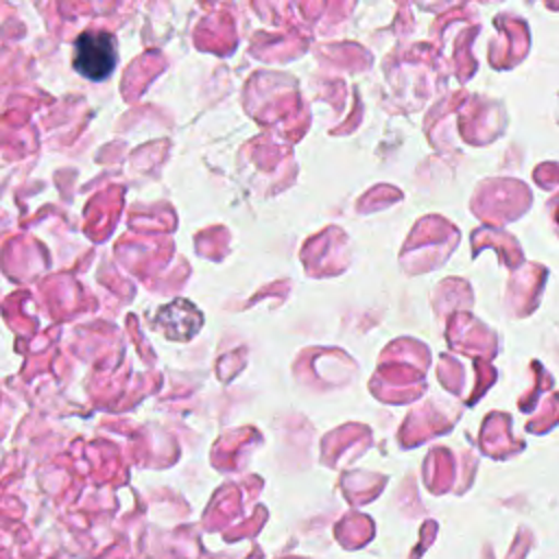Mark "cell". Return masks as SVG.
Here are the masks:
<instances>
[{
	"instance_id": "6da1fadb",
	"label": "cell",
	"mask_w": 559,
	"mask_h": 559,
	"mask_svg": "<svg viewBox=\"0 0 559 559\" xmlns=\"http://www.w3.org/2000/svg\"><path fill=\"white\" fill-rule=\"evenodd\" d=\"M116 41L109 33H81L74 41L72 66L87 81H105L116 68Z\"/></svg>"
},
{
	"instance_id": "7a4b0ae2",
	"label": "cell",
	"mask_w": 559,
	"mask_h": 559,
	"mask_svg": "<svg viewBox=\"0 0 559 559\" xmlns=\"http://www.w3.org/2000/svg\"><path fill=\"white\" fill-rule=\"evenodd\" d=\"M201 317L188 301H173L157 312V325L166 336L183 341L199 330Z\"/></svg>"
}]
</instances>
